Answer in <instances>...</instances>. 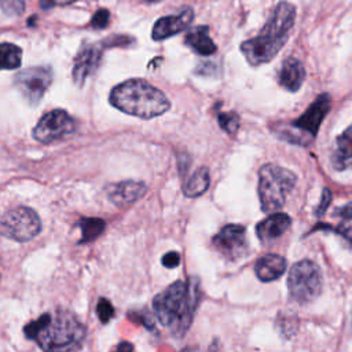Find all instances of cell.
Instances as JSON below:
<instances>
[{"instance_id":"cell-10","label":"cell","mask_w":352,"mask_h":352,"mask_svg":"<svg viewBox=\"0 0 352 352\" xmlns=\"http://www.w3.org/2000/svg\"><path fill=\"white\" fill-rule=\"evenodd\" d=\"M52 82V69L48 66H33L21 70L14 78V84L22 96L30 103L37 104Z\"/></svg>"},{"instance_id":"cell-15","label":"cell","mask_w":352,"mask_h":352,"mask_svg":"<svg viewBox=\"0 0 352 352\" xmlns=\"http://www.w3.org/2000/svg\"><path fill=\"white\" fill-rule=\"evenodd\" d=\"M292 220L290 216L283 212H272L268 217L257 223L256 235L257 238L265 243L279 238L285 231L290 227Z\"/></svg>"},{"instance_id":"cell-12","label":"cell","mask_w":352,"mask_h":352,"mask_svg":"<svg viewBox=\"0 0 352 352\" xmlns=\"http://www.w3.org/2000/svg\"><path fill=\"white\" fill-rule=\"evenodd\" d=\"M102 60V47L96 44H84L74 58L72 70L73 81L81 87L85 80L96 72Z\"/></svg>"},{"instance_id":"cell-19","label":"cell","mask_w":352,"mask_h":352,"mask_svg":"<svg viewBox=\"0 0 352 352\" xmlns=\"http://www.w3.org/2000/svg\"><path fill=\"white\" fill-rule=\"evenodd\" d=\"M184 44L190 47L198 55H212L216 52L217 47L209 36V28L205 25L195 26L190 29L184 37Z\"/></svg>"},{"instance_id":"cell-22","label":"cell","mask_w":352,"mask_h":352,"mask_svg":"<svg viewBox=\"0 0 352 352\" xmlns=\"http://www.w3.org/2000/svg\"><path fill=\"white\" fill-rule=\"evenodd\" d=\"M22 50L12 43H0V70H12L21 66Z\"/></svg>"},{"instance_id":"cell-13","label":"cell","mask_w":352,"mask_h":352,"mask_svg":"<svg viewBox=\"0 0 352 352\" xmlns=\"http://www.w3.org/2000/svg\"><path fill=\"white\" fill-rule=\"evenodd\" d=\"M192 19H194V11L190 7H186L176 15L162 16L154 23L151 37L155 41H161L170 36H175L183 32L184 29H187L192 22Z\"/></svg>"},{"instance_id":"cell-11","label":"cell","mask_w":352,"mask_h":352,"mask_svg":"<svg viewBox=\"0 0 352 352\" xmlns=\"http://www.w3.org/2000/svg\"><path fill=\"white\" fill-rule=\"evenodd\" d=\"M212 243L227 260L236 261L248 252L246 228L241 224H227L212 238Z\"/></svg>"},{"instance_id":"cell-27","label":"cell","mask_w":352,"mask_h":352,"mask_svg":"<svg viewBox=\"0 0 352 352\" xmlns=\"http://www.w3.org/2000/svg\"><path fill=\"white\" fill-rule=\"evenodd\" d=\"M334 232L344 236L346 241L352 243V217L349 219H341L337 227H334Z\"/></svg>"},{"instance_id":"cell-30","label":"cell","mask_w":352,"mask_h":352,"mask_svg":"<svg viewBox=\"0 0 352 352\" xmlns=\"http://www.w3.org/2000/svg\"><path fill=\"white\" fill-rule=\"evenodd\" d=\"M133 38L128 37V36H111L109 37L106 41H103V45H128L129 43H132Z\"/></svg>"},{"instance_id":"cell-24","label":"cell","mask_w":352,"mask_h":352,"mask_svg":"<svg viewBox=\"0 0 352 352\" xmlns=\"http://www.w3.org/2000/svg\"><path fill=\"white\" fill-rule=\"evenodd\" d=\"M0 8L6 15L16 16L25 11V0H0Z\"/></svg>"},{"instance_id":"cell-5","label":"cell","mask_w":352,"mask_h":352,"mask_svg":"<svg viewBox=\"0 0 352 352\" xmlns=\"http://www.w3.org/2000/svg\"><path fill=\"white\" fill-rule=\"evenodd\" d=\"M296 175L283 166L267 164L258 172V199L265 213L278 212L296 184Z\"/></svg>"},{"instance_id":"cell-23","label":"cell","mask_w":352,"mask_h":352,"mask_svg":"<svg viewBox=\"0 0 352 352\" xmlns=\"http://www.w3.org/2000/svg\"><path fill=\"white\" fill-rule=\"evenodd\" d=\"M219 125L227 133H234L239 128V116L235 111H223L217 116Z\"/></svg>"},{"instance_id":"cell-14","label":"cell","mask_w":352,"mask_h":352,"mask_svg":"<svg viewBox=\"0 0 352 352\" xmlns=\"http://www.w3.org/2000/svg\"><path fill=\"white\" fill-rule=\"evenodd\" d=\"M147 192V186L143 182L124 180L106 187L109 199L118 208H126L140 199Z\"/></svg>"},{"instance_id":"cell-3","label":"cell","mask_w":352,"mask_h":352,"mask_svg":"<svg viewBox=\"0 0 352 352\" xmlns=\"http://www.w3.org/2000/svg\"><path fill=\"white\" fill-rule=\"evenodd\" d=\"M294 18L296 7L293 4L287 1L278 3L260 33L241 44V51L249 65L260 66L272 60L287 41L289 33L294 25Z\"/></svg>"},{"instance_id":"cell-2","label":"cell","mask_w":352,"mask_h":352,"mask_svg":"<svg viewBox=\"0 0 352 352\" xmlns=\"http://www.w3.org/2000/svg\"><path fill=\"white\" fill-rule=\"evenodd\" d=\"M29 340H34L44 351H72L78 349L85 338V326L72 314L58 311L56 314H43L23 327Z\"/></svg>"},{"instance_id":"cell-17","label":"cell","mask_w":352,"mask_h":352,"mask_svg":"<svg viewBox=\"0 0 352 352\" xmlns=\"http://www.w3.org/2000/svg\"><path fill=\"white\" fill-rule=\"evenodd\" d=\"M304 78H305V69L297 58L290 56L282 63L280 70L278 73V81L285 89L290 92L298 91L301 84L304 82Z\"/></svg>"},{"instance_id":"cell-21","label":"cell","mask_w":352,"mask_h":352,"mask_svg":"<svg viewBox=\"0 0 352 352\" xmlns=\"http://www.w3.org/2000/svg\"><path fill=\"white\" fill-rule=\"evenodd\" d=\"M81 228V239L80 243H88L95 241L104 231V221L99 217H82L77 223Z\"/></svg>"},{"instance_id":"cell-9","label":"cell","mask_w":352,"mask_h":352,"mask_svg":"<svg viewBox=\"0 0 352 352\" xmlns=\"http://www.w3.org/2000/svg\"><path fill=\"white\" fill-rule=\"evenodd\" d=\"M76 128V120L66 110L55 109L38 120L33 129V138L43 144H50L72 135Z\"/></svg>"},{"instance_id":"cell-6","label":"cell","mask_w":352,"mask_h":352,"mask_svg":"<svg viewBox=\"0 0 352 352\" xmlns=\"http://www.w3.org/2000/svg\"><path fill=\"white\" fill-rule=\"evenodd\" d=\"M330 102L329 94H320L297 120L289 125L279 126L275 133L292 144H311L330 110Z\"/></svg>"},{"instance_id":"cell-8","label":"cell","mask_w":352,"mask_h":352,"mask_svg":"<svg viewBox=\"0 0 352 352\" xmlns=\"http://www.w3.org/2000/svg\"><path fill=\"white\" fill-rule=\"evenodd\" d=\"M41 231L38 214L26 206H18L0 216V235L16 241L28 242Z\"/></svg>"},{"instance_id":"cell-33","label":"cell","mask_w":352,"mask_h":352,"mask_svg":"<svg viewBox=\"0 0 352 352\" xmlns=\"http://www.w3.org/2000/svg\"><path fill=\"white\" fill-rule=\"evenodd\" d=\"M117 349H118V351H132V349H133V345H132V344H128L126 341H124V342H121V344L117 346Z\"/></svg>"},{"instance_id":"cell-31","label":"cell","mask_w":352,"mask_h":352,"mask_svg":"<svg viewBox=\"0 0 352 352\" xmlns=\"http://www.w3.org/2000/svg\"><path fill=\"white\" fill-rule=\"evenodd\" d=\"M76 0H41L40 1V6L41 8H48V7H52V6H67V4H72L74 3Z\"/></svg>"},{"instance_id":"cell-29","label":"cell","mask_w":352,"mask_h":352,"mask_svg":"<svg viewBox=\"0 0 352 352\" xmlns=\"http://www.w3.org/2000/svg\"><path fill=\"white\" fill-rule=\"evenodd\" d=\"M180 263V256L177 252H168L162 257V265L166 268H176Z\"/></svg>"},{"instance_id":"cell-28","label":"cell","mask_w":352,"mask_h":352,"mask_svg":"<svg viewBox=\"0 0 352 352\" xmlns=\"http://www.w3.org/2000/svg\"><path fill=\"white\" fill-rule=\"evenodd\" d=\"M330 202H331V191L329 188H323L322 191V198H320V204L316 209V216H323L327 210V208L330 206Z\"/></svg>"},{"instance_id":"cell-1","label":"cell","mask_w":352,"mask_h":352,"mask_svg":"<svg viewBox=\"0 0 352 352\" xmlns=\"http://www.w3.org/2000/svg\"><path fill=\"white\" fill-rule=\"evenodd\" d=\"M201 300L199 279L176 280L153 300L154 312L162 326L175 337H183L190 329Z\"/></svg>"},{"instance_id":"cell-16","label":"cell","mask_w":352,"mask_h":352,"mask_svg":"<svg viewBox=\"0 0 352 352\" xmlns=\"http://www.w3.org/2000/svg\"><path fill=\"white\" fill-rule=\"evenodd\" d=\"M286 271V260L285 257L268 253L261 256L256 264H254V272L256 276L261 282H272L275 279H279Z\"/></svg>"},{"instance_id":"cell-7","label":"cell","mask_w":352,"mask_h":352,"mask_svg":"<svg viewBox=\"0 0 352 352\" xmlns=\"http://www.w3.org/2000/svg\"><path fill=\"white\" fill-rule=\"evenodd\" d=\"M323 286V276L320 268L311 260L297 261L287 275V290L293 301L307 304L314 301Z\"/></svg>"},{"instance_id":"cell-34","label":"cell","mask_w":352,"mask_h":352,"mask_svg":"<svg viewBox=\"0 0 352 352\" xmlns=\"http://www.w3.org/2000/svg\"><path fill=\"white\" fill-rule=\"evenodd\" d=\"M142 1H144V3H160L162 0H142Z\"/></svg>"},{"instance_id":"cell-32","label":"cell","mask_w":352,"mask_h":352,"mask_svg":"<svg viewBox=\"0 0 352 352\" xmlns=\"http://www.w3.org/2000/svg\"><path fill=\"white\" fill-rule=\"evenodd\" d=\"M336 214L340 216L341 219H349V217H352V202H348V204H345L344 206L338 208V209L336 210Z\"/></svg>"},{"instance_id":"cell-18","label":"cell","mask_w":352,"mask_h":352,"mask_svg":"<svg viewBox=\"0 0 352 352\" xmlns=\"http://www.w3.org/2000/svg\"><path fill=\"white\" fill-rule=\"evenodd\" d=\"M331 164L336 170L352 168V125H349L336 140V148L331 154Z\"/></svg>"},{"instance_id":"cell-20","label":"cell","mask_w":352,"mask_h":352,"mask_svg":"<svg viewBox=\"0 0 352 352\" xmlns=\"http://www.w3.org/2000/svg\"><path fill=\"white\" fill-rule=\"evenodd\" d=\"M210 183V177H209V169L206 166H201L198 168L191 177L184 183L183 187V194L188 198H195L202 195Z\"/></svg>"},{"instance_id":"cell-25","label":"cell","mask_w":352,"mask_h":352,"mask_svg":"<svg viewBox=\"0 0 352 352\" xmlns=\"http://www.w3.org/2000/svg\"><path fill=\"white\" fill-rule=\"evenodd\" d=\"M96 314L102 323H107L114 315V308L107 298H100L96 305Z\"/></svg>"},{"instance_id":"cell-4","label":"cell","mask_w":352,"mask_h":352,"mask_svg":"<svg viewBox=\"0 0 352 352\" xmlns=\"http://www.w3.org/2000/svg\"><path fill=\"white\" fill-rule=\"evenodd\" d=\"M110 103L139 118H154L164 114L170 107L165 94L140 78H131L116 85L110 92Z\"/></svg>"},{"instance_id":"cell-26","label":"cell","mask_w":352,"mask_h":352,"mask_svg":"<svg viewBox=\"0 0 352 352\" xmlns=\"http://www.w3.org/2000/svg\"><path fill=\"white\" fill-rule=\"evenodd\" d=\"M110 22V11L106 8H99L91 18V26L96 30L104 29Z\"/></svg>"}]
</instances>
